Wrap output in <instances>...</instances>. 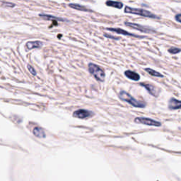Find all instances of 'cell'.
Returning <instances> with one entry per match:
<instances>
[{"label": "cell", "mask_w": 181, "mask_h": 181, "mask_svg": "<svg viewBox=\"0 0 181 181\" xmlns=\"http://www.w3.org/2000/svg\"><path fill=\"white\" fill-rule=\"evenodd\" d=\"M119 97L121 100L130 103L131 106L136 107V108H144L146 103L144 102L137 101L135 98H133L129 93L126 92L125 90H121L119 94Z\"/></svg>", "instance_id": "6da1fadb"}, {"label": "cell", "mask_w": 181, "mask_h": 181, "mask_svg": "<svg viewBox=\"0 0 181 181\" xmlns=\"http://www.w3.org/2000/svg\"><path fill=\"white\" fill-rule=\"evenodd\" d=\"M89 72L98 81L103 82L105 80V72L103 69L100 67L99 66L95 65V64L90 63L89 65Z\"/></svg>", "instance_id": "7a4b0ae2"}, {"label": "cell", "mask_w": 181, "mask_h": 181, "mask_svg": "<svg viewBox=\"0 0 181 181\" xmlns=\"http://www.w3.org/2000/svg\"><path fill=\"white\" fill-rule=\"evenodd\" d=\"M125 11L128 14H137L139 16H142L144 17H149V18H159L158 16L155 14H152L147 10L142 9H136V8H131L130 6H126L125 9Z\"/></svg>", "instance_id": "3957f363"}, {"label": "cell", "mask_w": 181, "mask_h": 181, "mask_svg": "<svg viewBox=\"0 0 181 181\" xmlns=\"http://www.w3.org/2000/svg\"><path fill=\"white\" fill-rule=\"evenodd\" d=\"M135 122L137 123H141L143 125H149V126H155V127H160L161 125V123L159 121L152 120V119L150 118H141V117H139V118H136L135 119Z\"/></svg>", "instance_id": "277c9868"}, {"label": "cell", "mask_w": 181, "mask_h": 181, "mask_svg": "<svg viewBox=\"0 0 181 181\" xmlns=\"http://www.w3.org/2000/svg\"><path fill=\"white\" fill-rule=\"evenodd\" d=\"M140 85L144 86L149 92V94L154 97L158 96L159 95V93L161 91L160 89H159L158 87L155 86L153 84H148V83H142V84H140Z\"/></svg>", "instance_id": "5b68a950"}, {"label": "cell", "mask_w": 181, "mask_h": 181, "mask_svg": "<svg viewBox=\"0 0 181 181\" xmlns=\"http://www.w3.org/2000/svg\"><path fill=\"white\" fill-rule=\"evenodd\" d=\"M94 113L91 111L84 110V109H80V110L76 111L73 113V116L74 118H79V119H86L88 118H90L94 115Z\"/></svg>", "instance_id": "8992f818"}, {"label": "cell", "mask_w": 181, "mask_h": 181, "mask_svg": "<svg viewBox=\"0 0 181 181\" xmlns=\"http://www.w3.org/2000/svg\"><path fill=\"white\" fill-rule=\"evenodd\" d=\"M125 25L127 26H129V27L133 28H135V29H137L138 30H139V31H141V32H144V33L154 32V30H152L151 29H149V28L144 27V26L139 25V24H137V23H135L126 22Z\"/></svg>", "instance_id": "52a82bcc"}, {"label": "cell", "mask_w": 181, "mask_h": 181, "mask_svg": "<svg viewBox=\"0 0 181 181\" xmlns=\"http://www.w3.org/2000/svg\"><path fill=\"white\" fill-rule=\"evenodd\" d=\"M168 108L172 111L181 109V101H178L174 98H171L168 101Z\"/></svg>", "instance_id": "ba28073f"}, {"label": "cell", "mask_w": 181, "mask_h": 181, "mask_svg": "<svg viewBox=\"0 0 181 181\" xmlns=\"http://www.w3.org/2000/svg\"><path fill=\"white\" fill-rule=\"evenodd\" d=\"M42 42L40 41H30L26 43V48L28 50H31L33 48H39L41 47Z\"/></svg>", "instance_id": "9c48e42d"}, {"label": "cell", "mask_w": 181, "mask_h": 181, "mask_svg": "<svg viewBox=\"0 0 181 181\" xmlns=\"http://www.w3.org/2000/svg\"><path fill=\"white\" fill-rule=\"evenodd\" d=\"M107 30H110V31H113V32H116L119 33V34H123V35H131V36H135V37H139L138 35H135L132 33H130L129 32L126 31L125 30L121 29V28H106Z\"/></svg>", "instance_id": "30bf717a"}, {"label": "cell", "mask_w": 181, "mask_h": 181, "mask_svg": "<svg viewBox=\"0 0 181 181\" xmlns=\"http://www.w3.org/2000/svg\"><path fill=\"white\" fill-rule=\"evenodd\" d=\"M125 74L127 78H130V79L134 80V81H138L140 78L139 75L132 71H130V70L125 71Z\"/></svg>", "instance_id": "8fae6325"}, {"label": "cell", "mask_w": 181, "mask_h": 181, "mask_svg": "<svg viewBox=\"0 0 181 181\" xmlns=\"http://www.w3.org/2000/svg\"><path fill=\"white\" fill-rule=\"evenodd\" d=\"M106 4L107 6L115 7V8H118V9H121L123 6V3H121V2H114V1H111V0H108V1H107Z\"/></svg>", "instance_id": "7c38bea8"}, {"label": "cell", "mask_w": 181, "mask_h": 181, "mask_svg": "<svg viewBox=\"0 0 181 181\" xmlns=\"http://www.w3.org/2000/svg\"><path fill=\"white\" fill-rule=\"evenodd\" d=\"M69 6H70L71 8L77 9V10H78V11H89V9L86 8V7H85L84 6L79 5V4H69Z\"/></svg>", "instance_id": "4fadbf2b"}, {"label": "cell", "mask_w": 181, "mask_h": 181, "mask_svg": "<svg viewBox=\"0 0 181 181\" xmlns=\"http://www.w3.org/2000/svg\"><path fill=\"white\" fill-rule=\"evenodd\" d=\"M33 134H34L38 137H44L45 134L43 130L41 128L39 127H35L33 130Z\"/></svg>", "instance_id": "5bb4252c"}, {"label": "cell", "mask_w": 181, "mask_h": 181, "mask_svg": "<svg viewBox=\"0 0 181 181\" xmlns=\"http://www.w3.org/2000/svg\"><path fill=\"white\" fill-rule=\"evenodd\" d=\"M145 70H146L147 72L149 74H151V76H154V77H163V76L162 75L161 73H159V72H158V71L152 70V69L147 68Z\"/></svg>", "instance_id": "9a60e30c"}, {"label": "cell", "mask_w": 181, "mask_h": 181, "mask_svg": "<svg viewBox=\"0 0 181 181\" xmlns=\"http://www.w3.org/2000/svg\"><path fill=\"white\" fill-rule=\"evenodd\" d=\"M40 17L45 18V19H55V20H59V21H63L62 18H57L54 17V16H48V15H45V14H40L39 15Z\"/></svg>", "instance_id": "2e32d148"}, {"label": "cell", "mask_w": 181, "mask_h": 181, "mask_svg": "<svg viewBox=\"0 0 181 181\" xmlns=\"http://www.w3.org/2000/svg\"><path fill=\"white\" fill-rule=\"evenodd\" d=\"M168 51L171 54H177L178 52H181V49L176 48V47H171V48L168 50Z\"/></svg>", "instance_id": "e0dca14e"}, {"label": "cell", "mask_w": 181, "mask_h": 181, "mask_svg": "<svg viewBox=\"0 0 181 181\" xmlns=\"http://www.w3.org/2000/svg\"><path fill=\"white\" fill-rule=\"evenodd\" d=\"M28 70H29V71H30V73H31L32 74H33V75L35 74V71L34 70V69H33L31 66L28 65Z\"/></svg>", "instance_id": "ac0fdd59"}, {"label": "cell", "mask_w": 181, "mask_h": 181, "mask_svg": "<svg viewBox=\"0 0 181 181\" xmlns=\"http://www.w3.org/2000/svg\"><path fill=\"white\" fill-rule=\"evenodd\" d=\"M175 20L178 21V22L181 23V14H178V15L175 16Z\"/></svg>", "instance_id": "d6986e66"}, {"label": "cell", "mask_w": 181, "mask_h": 181, "mask_svg": "<svg viewBox=\"0 0 181 181\" xmlns=\"http://www.w3.org/2000/svg\"><path fill=\"white\" fill-rule=\"evenodd\" d=\"M106 37H107V38H114V39H119L118 38H115V37H113V36H111V35H106V34H105L104 35Z\"/></svg>", "instance_id": "ffe728a7"}]
</instances>
